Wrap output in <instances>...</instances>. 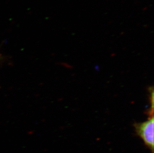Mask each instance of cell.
Returning a JSON list of instances; mask_svg holds the SVG:
<instances>
[{
    "label": "cell",
    "instance_id": "6da1fadb",
    "mask_svg": "<svg viewBox=\"0 0 154 153\" xmlns=\"http://www.w3.org/2000/svg\"><path fill=\"white\" fill-rule=\"evenodd\" d=\"M149 115V117L145 122L135 123L134 129L137 136L143 141L151 153H154V107H151Z\"/></svg>",
    "mask_w": 154,
    "mask_h": 153
}]
</instances>
